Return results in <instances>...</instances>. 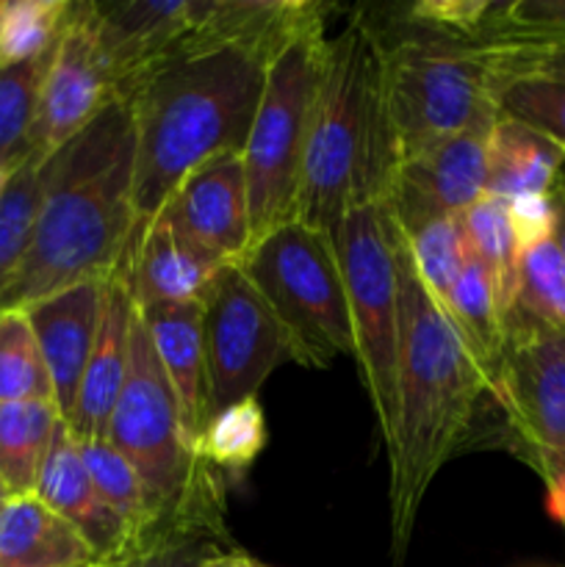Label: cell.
<instances>
[{"mask_svg":"<svg viewBox=\"0 0 565 567\" xmlns=\"http://www.w3.org/2000/svg\"><path fill=\"white\" fill-rule=\"evenodd\" d=\"M399 280L397 437L391 463V554L402 563L419 507L438 471L460 452L491 382L443 305L415 271L408 241L393 221Z\"/></svg>","mask_w":565,"mask_h":567,"instance_id":"obj_1","label":"cell"},{"mask_svg":"<svg viewBox=\"0 0 565 567\" xmlns=\"http://www.w3.org/2000/svg\"><path fill=\"white\" fill-rule=\"evenodd\" d=\"M269 59L247 42L205 44L161 61L120 94L136 133L138 225H150L197 166L244 153Z\"/></svg>","mask_w":565,"mask_h":567,"instance_id":"obj_2","label":"cell"},{"mask_svg":"<svg viewBox=\"0 0 565 567\" xmlns=\"http://www.w3.org/2000/svg\"><path fill=\"white\" fill-rule=\"evenodd\" d=\"M133 172V116L114 100L44 158L37 230L0 310L25 308L61 288L114 275L138 230Z\"/></svg>","mask_w":565,"mask_h":567,"instance_id":"obj_3","label":"cell"},{"mask_svg":"<svg viewBox=\"0 0 565 567\" xmlns=\"http://www.w3.org/2000/svg\"><path fill=\"white\" fill-rule=\"evenodd\" d=\"M393 169L380 37L369 17H352L327 39L294 219L336 236L347 210L382 203Z\"/></svg>","mask_w":565,"mask_h":567,"instance_id":"obj_4","label":"cell"},{"mask_svg":"<svg viewBox=\"0 0 565 567\" xmlns=\"http://www.w3.org/2000/svg\"><path fill=\"white\" fill-rule=\"evenodd\" d=\"M369 20L380 37L382 94L397 164L443 138L491 131L496 109L487 94V61L480 42Z\"/></svg>","mask_w":565,"mask_h":567,"instance_id":"obj_5","label":"cell"},{"mask_svg":"<svg viewBox=\"0 0 565 567\" xmlns=\"http://www.w3.org/2000/svg\"><path fill=\"white\" fill-rule=\"evenodd\" d=\"M105 441L142 480L150 524L225 504L222 476L205 465L188 443L181 404L138 310L133 316L125 385L111 413Z\"/></svg>","mask_w":565,"mask_h":567,"instance_id":"obj_6","label":"cell"},{"mask_svg":"<svg viewBox=\"0 0 565 567\" xmlns=\"http://www.w3.org/2000/svg\"><path fill=\"white\" fill-rule=\"evenodd\" d=\"M321 6L266 64V83L244 147L253 241L297 216L305 153L327 53Z\"/></svg>","mask_w":565,"mask_h":567,"instance_id":"obj_7","label":"cell"},{"mask_svg":"<svg viewBox=\"0 0 565 567\" xmlns=\"http://www.w3.org/2000/svg\"><path fill=\"white\" fill-rule=\"evenodd\" d=\"M291 343L294 363L327 369L355 360V332L336 244L325 230L286 221L236 260Z\"/></svg>","mask_w":565,"mask_h":567,"instance_id":"obj_8","label":"cell"},{"mask_svg":"<svg viewBox=\"0 0 565 567\" xmlns=\"http://www.w3.org/2000/svg\"><path fill=\"white\" fill-rule=\"evenodd\" d=\"M332 244L347 288L355 363L371 399L382 443L391 452L399 382V280L391 214L382 203L355 205L338 225Z\"/></svg>","mask_w":565,"mask_h":567,"instance_id":"obj_9","label":"cell"},{"mask_svg":"<svg viewBox=\"0 0 565 567\" xmlns=\"http://www.w3.org/2000/svg\"><path fill=\"white\" fill-rule=\"evenodd\" d=\"M507 441L548 482L565 474V336L521 313L507 316V341L491 380Z\"/></svg>","mask_w":565,"mask_h":567,"instance_id":"obj_10","label":"cell"},{"mask_svg":"<svg viewBox=\"0 0 565 567\" xmlns=\"http://www.w3.org/2000/svg\"><path fill=\"white\" fill-rule=\"evenodd\" d=\"M210 415L253 399L294 352L275 313L236 264L222 266L203 299Z\"/></svg>","mask_w":565,"mask_h":567,"instance_id":"obj_11","label":"cell"},{"mask_svg":"<svg viewBox=\"0 0 565 567\" xmlns=\"http://www.w3.org/2000/svg\"><path fill=\"white\" fill-rule=\"evenodd\" d=\"M116 100L114 75L109 70L89 3H72L66 25L50 55L39 92L31 153L53 155L72 136L97 120Z\"/></svg>","mask_w":565,"mask_h":567,"instance_id":"obj_12","label":"cell"},{"mask_svg":"<svg viewBox=\"0 0 565 567\" xmlns=\"http://www.w3.org/2000/svg\"><path fill=\"white\" fill-rule=\"evenodd\" d=\"M487 133H460L399 161L382 197L399 230L460 216L485 194Z\"/></svg>","mask_w":565,"mask_h":567,"instance_id":"obj_13","label":"cell"},{"mask_svg":"<svg viewBox=\"0 0 565 567\" xmlns=\"http://www.w3.org/2000/svg\"><path fill=\"white\" fill-rule=\"evenodd\" d=\"M158 219L203 258L236 264L253 244L242 155H222L197 166L172 192Z\"/></svg>","mask_w":565,"mask_h":567,"instance_id":"obj_14","label":"cell"},{"mask_svg":"<svg viewBox=\"0 0 565 567\" xmlns=\"http://www.w3.org/2000/svg\"><path fill=\"white\" fill-rule=\"evenodd\" d=\"M496 116L518 120L565 147V44H482Z\"/></svg>","mask_w":565,"mask_h":567,"instance_id":"obj_15","label":"cell"},{"mask_svg":"<svg viewBox=\"0 0 565 567\" xmlns=\"http://www.w3.org/2000/svg\"><path fill=\"white\" fill-rule=\"evenodd\" d=\"M103 286L105 280L78 282L20 308L48 365L53 404L61 421H70L75 410L83 369H86L94 336H97Z\"/></svg>","mask_w":565,"mask_h":567,"instance_id":"obj_16","label":"cell"},{"mask_svg":"<svg viewBox=\"0 0 565 567\" xmlns=\"http://www.w3.org/2000/svg\"><path fill=\"white\" fill-rule=\"evenodd\" d=\"M133 316H136V302H133L125 269L120 264L103 286L97 336H94L92 354L83 369L75 410L66 421L78 443L105 441L109 435L111 413H114L122 385H125Z\"/></svg>","mask_w":565,"mask_h":567,"instance_id":"obj_17","label":"cell"},{"mask_svg":"<svg viewBox=\"0 0 565 567\" xmlns=\"http://www.w3.org/2000/svg\"><path fill=\"white\" fill-rule=\"evenodd\" d=\"M33 493L81 532L83 540L97 554L100 565L125 551L127 543L133 540L131 526L94 491L92 476L83 465L81 446L72 437L66 421H59L55 426Z\"/></svg>","mask_w":565,"mask_h":567,"instance_id":"obj_18","label":"cell"},{"mask_svg":"<svg viewBox=\"0 0 565 567\" xmlns=\"http://www.w3.org/2000/svg\"><path fill=\"white\" fill-rule=\"evenodd\" d=\"M138 316L147 327L161 369H164L177 404H181V419L188 443L197 452L199 437L210 421L203 302L158 305V308L138 310Z\"/></svg>","mask_w":565,"mask_h":567,"instance_id":"obj_19","label":"cell"},{"mask_svg":"<svg viewBox=\"0 0 565 567\" xmlns=\"http://www.w3.org/2000/svg\"><path fill=\"white\" fill-rule=\"evenodd\" d=\"M222 266L227 264H216L188 249L158 216L150 225H138L122 258L127 288L138 310L203 302Z\"/></svg>","mask_w":565,"mask_h":567,"instance_id":"obj_20","label":"cell"},{"mask_svg":"<svg viewBox=\"0 0 565 567\" xmlns=\"http://www.w3.org/2000/svg\"><path fill=\"white\" fill-rule=\"evenodd\" d=\"M81 532L48 507L37 493L0 504V567H97Z\"/></svg>","mask_w":565,"mask_h":567,"instance_id":"obj_21","label":"cell"},{"mask_svg":"<svg viewBox=\"0 0 565 567\" xmlns=\"http://www.w3.org/2000/svg\"><path fill=\"white\" fill-rule=\"evenodd\" d=\"M565 169V147L518 120L496 116L487 133L485 194L499 199L552 194Z\"/></svg>","mask_w":565,"mask_h":567,"instance_id":"obj_22","label":"cell"},{"mask_svg":"<svg viewBox=\"0 0 565 567\" xmlns=\"http://www.w3.org/2000/svg\"><path fill=\"white\" fill-rule=\"evenodd\" d=\"M225 509H197L147 524L127 548L97 567H205L227 548Z\"/></svg>","mask_w":565,"mask_h":567,"instance_id":"obj_23","label":"cell"},{"mask_svg":"<svg viewBox=\"0 0 565 567\" xmlns=\"http://www.w3.org/2000/svg\"><path fill=\"white\" fill-rule=\"evenodd\" d=\"M59 421L55 404L44 399L0 404V480L9 496L37 491Z\"/></svg>","mask_w":565,"mask_h":567,"instance_id":"obj_24","label":"cell"},{"mask_svg":"<svg viewBox=\"0 0 565 567\" xmlns=\"http://www.w3.org/2000/svg\"><path fill=\"white\" fill-rule=\"evenodd\" d=\"M446 313L452 316L454 327L465 338L474 358L485 369L487 382H491L499 369V360H502L504 341H507V319H504L496 288H493L485 266L471 252L463 271H460L452 299H449Z\"/></svg>","mask_w":565,"mask_h":567,"instance_id":"obj_25","label":"cell"},{"mask_svg":"<svg viewBox=\"0 0 565 567\" xmlns=\"http://www.w3.org/2000/svg\"><path fill=\"white\" fill-rule=\"evenodd\" d=\"M460 225H463L469 252L485 266L487 277L493 280L499 305H502V313L507 319L515 297H518L521 271V249L515 241L507 203L491 197V194H482L471 208L460 214Z\"/></svg>","mask_w":565,"mask_h":567,"instance_id":"obj_26","label":"cell"},{"mask_svg":"<svg viewBox=\"0 0 565 567\" xmlns=\"http://www.w3.org/2000/svg\"><path fill=\"white\" fill-rule=\"evenodd\" d=\"M44 158L31 153L14 172L0 197V299L20 271L37 230L42 205Z\"/></svg>","mask_w":565,"mask_h":567,"instance_id":"obj_27","label":"cell"},{"mask_svg":"<svg viewBox=\"0 0 565 567\" xmlns=\"http://www.w3.org/2000/svg\"><path fill=\"white\" fill-rule=\"evenodd\" d=\"M266 415L258 396L210 415L197 443V457L216 474H242L266 449Z\"/></svg>","mask_w":565,"mask_h":567,"instance_id":"obj_28","label":"cell"},{"mask_svg":"<svg viewBox=\"0 0 565 567\" xmlns=\"http://www.w3.org/2000/svg\"><path fill=\"white\" fill-rule=\"evenodd\" d=\"M70 0H0V70L28 64L59 42Z\"/></svg>","mask_w":565,"mask_h":567,"instance_id":"obj_29","label":"cell"},{"mask_svg":"<svg viewBox=\"0 0 565 567\" xmlns=\"http://www.w3.org/2000/svg\"><path fill=\"white\" fill-rule=\"evenodd\" d=\"M53 402L48 365H44L31 324L20 308L0 310V404Z\"/></svg>","mask_w":565,"mask_h":567,"instance_id":"obj_30","label":"cell"},{"mask_svg":"<svg viewBox=\"0 0 565 567\" xmlns=\"http://www.w3.org/2000/svg\"><path fill=\"white\" fill-rule=\"evenodd\" d=\"M53 48L28 64L0 70V161L11 166H20L31 155L39 92H42Z\"/></svg>","mask_w":565,"mask_h":567,"instance_id":"obj_31","label":"cell"},{"mask_svg":"<svg viewBox=\"0 0 565 567\" xmlns=\"http://www.w3.org/2000/svg\"><path fill=\"white\" fill-rule=\"evenodd\" d=\"M402 236L408 241L410 258H413L421 282L435 297V302L446 308L460 280V271L469 260V244H465L460 216L432 219Z\"/></svg>","mask_w":565,"mask_h":567,"instance_id":"obj_32","label":"cell"},{"mask_svg":"<svg viewBox=\"0 0 565 567\" xmlns=\"http://www.w3.org/2000/svg\"><path fill=\"white\" fill-rule=\"evenodd\" d=\"M513 310L546 330L565 336V258L554 238L537 244L521 258L518 297Z\"/></svg>","mask_w":565,"mask_h":567,"instance_id":"obj_33","label":"cell"},{"mask_svg":"<svg viewBox=\"0 0 565 567\" xmlns=\"http://www.w3.org/2000/svg\"><path fill=\"white\" fill-rule=\"evenodd\" d=\"M78 446H81L83 465H86L100 498L131 526L133 535L142 532L150 524V507L142 480L133 465L109 441L78 443Z\"/></svg>","mask_w":565,"mask_h":567,"instance_id":"obj_34","label":"cell"},{"mask_svg":"<svg viewBox=\"0 0 565 567\" xmlns=\"http://www.w3.org/2000/svg\"><path fill=\"white\" fill-rule=\"evenodd\" d=\"M493 0H424L402 9L399 25L476 42L491 14Z\"/></svg>","mask_w":565,"mask_h":567,"instance_id":"obj_35","label":"cell"},{"mask_svg":"<svg viewBox=\"0 0 565 567\" xmlns=\"http://www.w3.org/2000/svg\"><path fill=\"white\" fill-rule=\"evenodd\" d=\"M510 221H513L515 241H518L521 258L537 244L554 238V205L548 194H535V197L507 199Z\"/></svg>","mask_w":565,"mask_h":567,"instance_id":"obj_36","label":"cell"},{"mask_svg":"<svg viewBox=\"0 0 565 567\" xmlns=\"http://www.w3.org/2000/svg\"><path fill=\"white\" fill-rule=\"evenodd\" d=\"M548 197H552L554 205V244H557V249L565 258V169Z\"/></svg>","mask_w":565,"mask_h":567,"instance_id":"obj_37","label":"cell"},{"mask_svg":"<svg viewBox=\"0 0 565 567\" xmlns=\"http://www.w3.org/2000/svg\"><path fill=\"white\" fill-rule=\"evenodd\" d=\"M548 513L565 526V474L548 482Z\"/></svg>","mask_w":565,"mask_h":567,"instance_id":"obj_38","label":"cell"},{"mask_svg":"<svg viewBox=\"0 0 565 567\" xmlns=\"http://www.w3.org/2000/svg\"><path fill=\"white\" fill-rule=\"evenodd\" d=\"M205 567H264V565L255 563L253 557H247V554H242L233 548V551H225V554H219V557L210 559Z\"/></svg>","mask_w":565,"mask_h":567,"instance_id":"obj_39","label":"cell"},{"mask_svg":"<svg viewBox=\"0 0 565 567\" xmlns=\"http://www.w3.org/2000/svg\"><path fill=\"white\" fill-rule=\"evenodd\" d=\"M17 166H11V164H6V161H0V197H3V192H6V186H9V181H11V172H14Z\"/></svg>","mask_w":565,"mask_h":567,"instance_id":"obj_40","label":"cell"},{"mask_svg":"<svg viewBox=\"0 0 565 567\" xmlns=\"http://www.w3.org/2000/svg\"><path fill=\"white\" fill-rule=\"evenodd\" d=\"M6 498H9V491H6L3 480H0V504H3V502H6Z\"/></svg>","mask_w":565,"mask_h":567,"instance_id":"obj_41","label":"cell"}]
</instances>
